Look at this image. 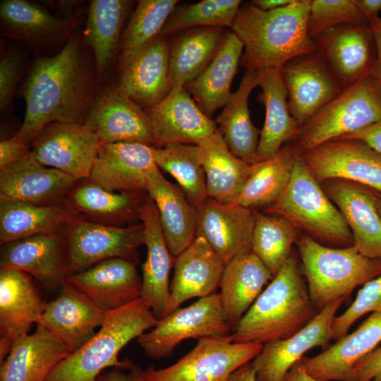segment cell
I'll return each instance as SVG.
<instances>
[{"instance_id":"obj_35","label":"cell","mask_w":381,"mask_h":381,"mask_svg":"<svg viewBox=\"0 0 381 381\" xmlns=\"http://www.w3.org/2000/svg\"><path fill=\"white\" fill-rule=\"evenodd\" d=\"M146 196L143 193L111 191L88 179L73 186L65 203L76 217L116 226L140 219L141 206Z\"/></svg>"},{"instance_id":"obj_53","label":"cell","mask_w":381,"mask_h":381,"mask_svg":"<svg viewBox=\"0 0 381 381\" xmlns=\"http://www.w3.org/2000/svg\"><path fill=\"white\" fill-rule=\"evenodd\" d=\"M142 371L135 364L129 368H112L99 375L95 381H144Z\"/></svg>"},{"instance_id":"obj_42","label":"cell","mask_w":381,"mask_h":381,"mask_svg":"<svg viewBox=\"0 0 381 381\" xmlns=\"http://www.w3.org/2000/svg\"><path fill=\"white\" fill-rule=\"evenodd\" d=\"M297 155L294 146L284 145L272 157L253 164L239 195L230 205L253 209L273 204L291 179Z\"/></svg>"},{"instance_id":"obj_30","label":"cell","mask_w":381,"mask_h":381,"mask_svg":"<svg viewBox=\"0 0 381 381\" xmlns=\"http://www.w3.org/2000/svg\"><path fill=\"white\" fill-rule=\"evenodd\" d=\"M381 342V313H371L320 353L304 356L298 363L310 377L322 381H346L354 364Z\"/></svg>"},{"instance_id":"obj_2","label":"cell","mask_w":381,"mask_h":381,"mask_svg":"<svg viewBox=\"0 0 381 381\" xmlns=\"http://www.w3.org/2000/svg\"><path fill=\"white\" fill-rule=\"evenodd\" d=\"M310 0H295L263 11L250 2L241 5L230 30L243 44L241 64L246 71L281 68L291 59L316 52L307 30Z\"/></svg>"},{"instance_id":"obj_40","label":"cell","mask_w":381,"mask_h":381,"mask_svg":"<svg viewBox=\"0 0 381 381\" xmlns=\"http://www.w3.org/2000/svg\"><path fill=\"white\" fill-rule=\"evenodd\" d=\"M75 212L64 202L49 206L0 198V244L61 231Z\"/></svg>"},{"instance_id":"obj_25","label":"cell","mask_w":381,"mask_h":381,"mask_svg":"<svg viewBox=\"0 0 381 381\" xmlns=\"http://www.w3.org/2000/svg\"><path fill=\"white\" fill-rule=\"evenodd\" d=\"M140 220L144 227V244L147 248V257L142 265L140 298L160 320L167 313L170 299L169 274L176 258L167 247L157 207L148 195L141 206Z\"/></svg>"},{"instance_id":"obj_26","label":"cell","mask_w":381,"mask_h":381,"mask_svg":"<svg viewBox=\"0 0 381 381\" xmlns=\"http://www.w3.org/2000/svg\"><path fill=\"white\" fill-rule=\"evenodd\" d=\"M105 317L106 313L65 281L61 294L47 303L37 325H42L71 353L95 335Z\"/></svg>"},{"instance_id":"obj_46","label":"cell","mask_w":381,"mask_h":381,"mask_svg":"<svg viewBox=\"0 0 381 381\" xmlns=\"http://www.w3.org/2000/svg\"><path fill=\"white\" fill-rule=\"evenodd\" d=\"M179 3L177 0H140L123 30L121 51L140 46L159 35L166 21Z\"/></svg>"},{"instance_id":"obj_3","label":"cell","mask_w":381,"mask_h":381,"mask_svg":"<svg viewBox=\"0 0 381 381\" xmlns=\"http://www.w3.org/2000/svg\"><path fill=\"white\" fill-rule=\"evenodd\" d=\"M318 312L291 254L231 334L235 343L263 345L293 335Z\"/></svg>"},{"instance_id":"obj_17","label":"cell","mask_w":381,"mask_h":381,"mask_svg":"<svg viewBox=\"0 0 381 381\" xmlns=\"http://www.w3.org/2000/svg\"><path fill=\"white\" fill-rule=\"evenodd\" d=\"M280 70L289 111L300 126L344 89L317 52L297 56Z\"/></svg>"},{"instance_id":"obj_32","label":"cell","mask_w":381,"mask_h":381,"mask_svg":"<svg viewBox=\"0 0 381 381\" xmlns=\"http://www.w3.org/2000/svg\"><path fill=\"white\" fill-rule=\"evenodd\" d=\"M70 353L42 325L18 337L1 363L0 381H44L56 364Z\"/></svg>"},{"instance_id":"obj_11","label":"cell","mask_w":381,"mask_h":381,"mask_svg":"<svg viewBox=\"0 0 381 381\" xmlns=\"http://www.w3.org/2000/svg\"><path fill=\"white\" fill-rule=\"evenodd\" d=\"M169 52L170 42L164 35L121 51L117 86L143 109L157 104L171 89Z\"/></svg>"},{"instance_id":"obj_57","label":"cell","mask_w":381,"mask_h":381,"mask_svg":"<svg viewBox=\"0 0 381 381\" xmlns=\"http://www.w3.org/2000/svg\"><path fill=\"white\" fill-rule=\"evenodd\" d=\"M295 0H253L250 3L256 8L270 11L278 9L293 3Z\"/></svg>"},{"instance_id":"obj_33","label":"cell","mask_w":381,"mask_h":381,"mask_svg":"<svg viewBox=\"0 0 381 381\" xmlns=\"http://www.w3.org/2000/svg\"><path fill=\"white\" fill-rule=\"evenodd\" d=\"M145 191L157 207L167 247L176 258L195 237L196 210L159 168L149 176Z\"/></svg>"},{"instance_id":"obj_43","label":"cell","mask_w":381,"mask_h":381,"mask_svg":"<svg viewBox=\"0 0 381 381\" xmlns=\"http://www.w3.org/2000/svg\"><path fill=\"white\" fill-rule=\"evenodd\" d=\"M154 157L157 167L178 181L195 210L208 198L200 150L197 145L166 143L154 147Z\"/></svg>"},{"instance_id":"obj_20","label":"cell","mask_w":381,"mask_h":381,"mask_svg":"<svg viewBox=\"0 0 381 381\" xmlns=\"http://www.w3.org/2000/svg\"><path fill=\"white\" fill-rule=\"evenodd\" d=\"M47 304L31 275L18 270H0L1 363L15 340L28 334L32 326L37 325Z\"/></svg>"},{"instance_id":"obj_36","label":"cell","mask_w":381,"mask_h":381,"mask_svg":"<svg viewBox=\"0 0 381 381\" xmlns=\"http://www.w3.org/2000/svg\"><path fill=\"white\" fill-rule=\"evenodd\" d=\"M243 44L231 30L226 32L214 58L185 88L202 111L212 118L228 102L231 85L242 57Z\"/></svg>"},{"instance_id":"obj_14","label":"cell","mask_w":381,"mask_h":381,"mask_svg":"<svg viewBox=\"0 0 381 381\" xmlns=\"http://www.w3.org/2000/svg\"><path fill=\"white\" fill-rule=\"evenodd\" d=\"M85 125L103 143L140 142L158 147L145 109L117 85L98 91L88 109Z\"/></svg>"},{"instance_id":"obj_44","label":"cell","mask_w":381,"mask_h":381,"mask_svg":"<svg viewBox=\"0 0 381 381\" xmlns=\"http://www.w3.org/2000/svg\"><path fill=\"white\" fill-rule=\"evenodd\" d=\"M252 252L273 277L291 255L298 229L285 219L255 212Z\"/></svg>"},{"instance_id":"obj_5","label":"cell","mask_w":381,"mask_h":381,"mask_svg":"<svg viewBox=\"0 0 381 381\" xmlns=\"http://www.w3.org/2000/svg\"><path fill=\"white\" fill-rule=\"evenodd\" d=\"M296 243L308 291L318 311L381 274V259L368 258L353 245L330 248L306 234L298 236Z\"/></svg>"},{"instance_id":"obj_7","label":"cell","mask_w":381,"mask_h":381,"mask_svg":"<svg viewBox=\"0 0 381 381\" xmlns=\"http://www.w3.org/2000/svg\"><path fill=\"white\" fill-rule=\"evenodd\" d=\"M381 120V92L368 75L344 87L300 128L298 153L337 140Z\"/></svg>"},{"instance_id":"obj_27","label":"cell","mask_w":381,"mask_h":381,"mask_svg":"<svg viewBox=\"0 0 381 381\" xmlns=\"http://www.w3.org/2000/svg\"><path fill=\"white\" fill-rule=\"evenodd\" d=\"M23 271L47 287L66 281V255L61 230L40 234L1 246L0 270Z\"/></svg>"},{"instance_id":"obj_21","label":"cell","mask_w":381,"mask_h":381,"mask_svg":"<svg viewBox=\"0 0 381 381\" xmlns=\"http://www.w3.org/2000/svg\"><path fill=\"white\" fill-rule=\"evenodd\" d=\"M320 184L344 217L352 234L353 246L368 258L381 259V217L375 190L341 179H329Z\"/></svg>"},{"instance_id":"obj_39","label":"cell","mask_w":381,"mask_h":381,"mask_svg":"<svg viewBox=\"0 0 381 381\" xmlns=\"http://www.w3.org/2000/svg\"><path fill=\"white\" fill-rule=\"evenodd\" d=\"M226 32L224 27L181 31L170 42L169 77L171 88L185 87L210 65Z\"/></svg>"},{"instance_id":"obj_59","label":"cell","mask_w":381,"mask_h":381,"mask_svg":"<svg viewBox=\"0 0 381 381\" xmlns=\"http://www.w3.org/2000/svg\"><path fill=\"white\" fill-rule=\"evenodd\" d=\"M375 194L376 207H377L378 213L381 217V192H377L375 190Z\"/></svg>"},{"instance_id":"obj_56","label":"cell","mask_w":381,"mask_h":381,"mask_svg":"<svg viewBox=\"0 0 381 381\" xmlns=\"http://www.w3.org/2000/svg\"><path fill=\"white\" fill-rule=\"evenodd\" d=\"M226 381H256L255 371L251 362L238 368Z\"/></svg>"},{"instance_id":"obj_28","label":"cell","mask_w":381,"mask_h":381,"mask_svg":"<svg viewBox=\"0 0 381 381\" xmlns=\"http://www.w3.org/2000/svg\"><path fill=\"white\" fill-rule=\"evenodd\" d=\"M78 14L56 17L27 0H4L0 4L2 35L36 49L49 48L66 40L75 28Z\"/></svg>"},{"instance_id":"obj_18","label":"cell","mask_w":381,"mask_h":381,"mask_svg":"<svg viewBox=\"0 0 381 381\" xmlns=\"http://www.w3.org/2000/svg\"><path fill=\"white\" fill-rule=\"evenodd\" d=\"M154 147L140 142L102 143L88 179L111 191L143 193L158 169Z\"/></svg>"},{"instance_id":"obj_47","label":"cell","mask_w":381,"mask_h":381,"mask_svg":"<svg viewBox=\"0 0 381 381\" xmlns=\"http://www.w3.org/2000/svg\"><path fill=\"white\" fill-rule=\"evenodd\" d=\"M354 0H310L307 30L311 39L344 24H368Z\"/></svg>"},{"instance_id":"obj_13","label":"cell","mask_w":381,"mask_h":381,"mask_svg":"<svg viewBox=\"0 0 381 381\" xmlns=\"http://www.w3.org/2000/svg\"><path fill=\"white\" fill-rule=\"evenodd\" d=\"M102 143L85 124L56 121L46 126L30 144L40 164L77 182L89 178Z\"/></svg>"},{"instance_id":"obj_37","label":"cell","mask_w":381,"mask_h":381,"mask_svg":"<svg viewBox=\"0 0 381 381\" xmlns=\"http://www.w3.org/2000/svg\"><path fill=\"white\" fill-rule=\"evenodd\" d=\"M257 85V71H246L238 89L231 93L215 119L229 150L250 165L259 162L258 146L260 131L252 123L248 109L249 95Z\"/></svg>"},{"instance_id":"obj_41","label":"cell","mask_w":381,"mask_h":381,"mask_svg":"<svg viewBox=\"0 0 381 381\" xmlns=\"http://www.w3.org/2000/svg\"><path fill=\"white\" fill-rule=\"evenodd\" d=\"M131 1L93 0L90 1L84 30V40L92 49L96 70L103 75L111 64L117 49Z\"/></svg>"},{"instance_id":"obj_22","label":"cell","mask_w":381,"mask_h":381,"mask_svg":"<svg viewBox=\"0 0 381 381\" xmlns=\"http://www.w3.org/2000/svg\"><path fill=\"white\" fill-rule=\"evenodd\" d=\"M196 212L195 236L204 238L225 263L252 252L253 209L208 198Z\"/></svg>"},{"instance_id":"obj_16","label":"cell","mask_w":381,"mask_h":381,"mask_svg":"<svg viewBox=\"0 0 381 381\" xmlns=\"http://www.w3.org/2000/svg\"><path fill=\"white\" fill-rule=\"evenodd\" d=\"M316 52L346 87L370 75L376 45L370 24H344L313 39Z\"/></svg>"},{"instance_id":"obj_45","label":"cell","mask_w":381,"mask_h":381,"mask_svg":"<svg viewBox=\"0 0 381 381\" xmlns=\"http://www.w3.org/2000/svg\"><path fill=\"white\" fill-rule=\"evenodd\" d=\"M240 0H202L177 7L170 14L159 35L202 27H229L242 4Z\"/></svg>"},{"instance_id":"obj_38","label":"cell","mask_w":381,"mask_h":381,"mask_svg":"<svg viewBox=\"0 0 381 381\" xmlns=\"http://www.w3.org/2000/svg\"><path fill=\"white\" fill-rule=\"evenodd\" d=\"M197 145L200 150L208 198L223 204L231 203L248 179L252 165L229 150L219 129Z\"/></svg>"},{"instance_id":"obj_58","label":"cell","mask_w":381,"mask_h":381,"mask_svg":"<svg viewBox=\"0 0 381 381\" xmlns=\"http://www.w3.org/2000/svg\"><path fill=\"white\" fill-rule=\"evenodd\" d=\"M283 381H322L308 375L301 367L298 362L296 363L286 374Z\"/></svg>"},{"instance_id":"obj_19","label":"cell","mask_w":381,"mask_h":381,"mask_svg":"<svg viewBox=\"0 0 381 381\" xmlns=\"http://www.w3.org/2000/svg\"><path fill=\"white\" fill-rule=\"evenodd\" d=\"M136 265L124 258H110L67 276L66 282L108 313L140 298L142 277Z\"/></svg>"},{"instance_id":"obj_24","label":"cell","mask_w":381,"mask_h":381,"mask_svg":"<svg viewBox=\"0 0 381 381\" xmlns=\"http://www.w3.org/2000/svg\"><path fill=\"white\" fill-rule=\"evenodd\" d=\"M158 141L198 145L218 130L215 121L206 116L185 87L171 88L155 106L144 109Z\"/></svg>"},{"instance_id":"obj_10","label":"cell","mask_w":381,"mask_h":381,"mask_svg":"<svg viewBox=\"0 0 381 381\" xmlns=\"http://www.w3.org/2000/svg\"><path fill=\"white\" fill-rule=\"evenodd\" d=\"M231 331L224 317L219 294L214 293L169 313L138 337V342L147 356L158 359L169 356L184 340L224 337Z\"/></svg>"},{"instance_id":"obj_50","label":"cell","mask_w":381,"mask_h":381,"mask_svg":"<svg viewBox=\"0 0 381 381\" xmlns=\"http://www.w3.org/2000/svg\"><path fill=\"white\" fill-rule=\"evenodd\" d=\"M381 371V346L359 360L346 381H371Z\"/></svg>"},{"instance_id":"obj_29","label":"cell","mask_w":381,"mask_h":381,"mask_svg":"<svg viewBox=\"0 0 381 381\" xmlns=\"http://www.w3.org/2000/svg\"><path fill=\"white\" fill-rule=\"evenodd\" d=\"M225 265L204 238L195 236L175 258L167 315L189 299L217 293Z\"/></svg>"},{"instance_id":"obj_54","label":"cell","mask_w":381,"mask_h":381,"mask_svg":"<svg viewBox=\"0 0 381 381\" xmlns=\"http://www.w3.org/2000/svg\"><path fill=\"white\" fill-rule=\"evenodd\" d=\"M376 45V57L370 73L381 92V17H377L369 23Z\"/></svg>"},{"instance_id":"obj_15","label":"cell","mask_w":381,"mask_h":381,"mask_svg":"<svg viewBox=\"0 0 381 381\" xmlns=\"http://www.w3.org/2000/svg\"><path fill=\"white\" fill-rule=\"evenodd\" d=\"M344 299L339 298L320 310L293 335L263 344L260 353L251 361L256 381H283L306 352L315 347H325L332 339V322Z\"/></svg>"},{"instance_id":"obj_6","label":"cell","mask_w":381,"mask_h":381,"mask_svg":"<svg viewBox=\"0 0 381 381\" xmlns=\"http://www.w3.org/2000/svg\"><path fill=\"white\" fill-rule=\"evenodd\" d=\"M267 212L285 219L318 242L344 247L353 245L344 217L298 153L286 188Z\"/></svg>"},{"instance_id":"obj_48","label":"cell","mask_w":381,"mask_h":381,"mask_svg":"<svg viewBox=\"0 0 381 381\" xmlns=\"http://www.w3.org/2000/svg\"><path fill=\"white\" fill-rule=\"evenodd\" d=\"M369 313H381V274L364 284L355 300L332 322V339L346 334L360 318Z\"/></svg>"},{"instance_id":"obj_31","label":"cell","mask_w":381,"mask_h":381,"mask_svg":"<svg viewBox=\"0 0 381 381\" xmlns=\"http://www.w3.org/2000/svg\"><path fill=\"white\" fill-rule=\"evenodd\" d=\"M258 85L262 92L257 101L265 107V120L258 146L259 161L274 155L287 141L296 139L301 126L289 111L287 90L280 68L257 71Z\"/></svg>"},{"instance_id":"obj_1","label":"cell","mask_w":381,"mask_h":381,"mask_svg":"<svg viewBox=\"0 0 381 381\" xmlns=\"http://www.w3.org/2000/svg\"><path fill=\"white\" fill-rule=\"evenodd\" d=\"M96 93L93 71L73 35L57 54L33 61L23 87L26 109L16 135L30 144L52 122L85 124Z\"/></svg>"},{"instance_id":"obj_34","label":"cell","mask_w":381,"mask_h":381,"mask_svg":"<svg viewBox=\"0 0 381 381\" xmlns=\"http://www.w3.org/2000/svg\"><path fill=\"white\" fill-rule=\"evenodd\" d=\"M273 275L250 252L226 263L219 283L224 317L233 329L246 313Z\"/></svg>"},{"instance_id":"obj_52","label":"cell","mask_w":381,"mask_h":381,"mask_svg":"<svg viewBox=\"0 0 381 381\" xmlns=\"http://www.w3.org/2000/svg\"><path fill=\"white\" fill-rule=\"evenodd\" d=\"M339 139L359 140L381 154V120Z\"/></svg>"},{"instance_id":"obj_8","label":"cell","mask_w":381,"mask_h":381,"mask_svg":"<svg viewBox=\"0 0 381 381\" xmlns=\"http://www.w3.org/2000/svg\"><path fill=\"white\" fill-rule=\"evenodd\" d=\"M67 276L91 265L115 258L138 263V248L144 244L143 224L116 226L75 217L61 229Z\"/></svg>"},{"instance_id":"obj_60","label":"cell","mask_w":381,"mask_h":381,"mask_svg":"<svg viewBox=\"0 0 381 381\" xmlns=\"http://www.w3.org/2000/svg\"><path fill=\"white\" fill-rule=\"evenodd\" d=\"M371 381H381V371L379 372Z\"/></svg>"},{"instance_id":"obj_4","label":"cell","mask_w":381,"mask_h":381,"mask_svg":"<svg viewBox=\"0 0 381 381\" xmlns=\"http://www.w3.org/2000/svg\"><path fill=\"white\" fill-rule=\"evenodd\" d=\"M158 322L141 298L106 313L99 330L84 345L59 361L44 381H95L107 368H131L134 364L131 361L119 360L120 351L131 340L155 327Z\"/></svg>"},{"instance_id":"obj_9","label":"cell","mask_w":381,"mask_h":381,"mask_svg":"<svg viewBox=\"0 0 381 381\" xmlns=\"http://www.w3.org/2000/svg\"><path fill=\"white\" fill-rule=\"evenodd\" d=\"M258 343H235L231 334L205 337L174 364L143 370L144 381H226L261 351Z\"/></svg>"},{"instance_id":"obj_55","label":"cell","mask_w":381,"mask_h":381,"mask_svg":"<svg viewBox=\"0 0 381 381\" xmlns=\"http://www.w3.org/2000/svg\"><path fill=\"white\" fill-rule=\"evenodd\" d=\"M354 2L368 23L379 17L381 0H354Z\"/></svg>"},{"instance_id":"obj_23","label":"cell","mask_w":381,"mask_h":381,"mask_svg":"<svg viewBox=\"0 0 381 381\" xmlns=\"http://www.w3.org/2000/svg\"><path fill=\"white\" fill-rule=\"evenodd\" d=\"M76 181L40 164L32 152L0 169V198L49 206L64 202Z\"/></svg>"},{"instance_id":"obj_12","label":"cell","mask_w":381,"mask_h":381,"mask_svg":"<svg viewBox=\"0 0 381 381\" xmlns=\"http://www.w3.org/2000/svg\"><path fill=\"white\" fill-rule=\"evenodd\" d=\"M298 155L320 183L341 179L381 192V154L359 140H334Z\"/></svg>"},{"instance_id":"obj_51","label":"cell","mask_w":381,"mask_h":381,"mask_svg":"<svg viewBox=\"0 0 381 381\" xmlns=\"http://www.w3.org/2000/svg\"><path fill=\"white\" fill-rule=\"evenodd\" d=\"M31 150L29 145L17 135L0 143V169L20 160Z\"/></svg>"},{"instance_id":"obj_49","label":"cell","mask_w":381,"mask_h":381,"mask_svg":"<svg viewBox=\"0 0 381 381\" xmlns=\"http://www.w3.org/2000/svg\"><path fill=\"white\" fill-rule=\"evenodd\" d=\"M24 65V54L18 49L5 52L0 61V109L1 113L11 110L17 85Z\"/></svg>"}]
</instances>
